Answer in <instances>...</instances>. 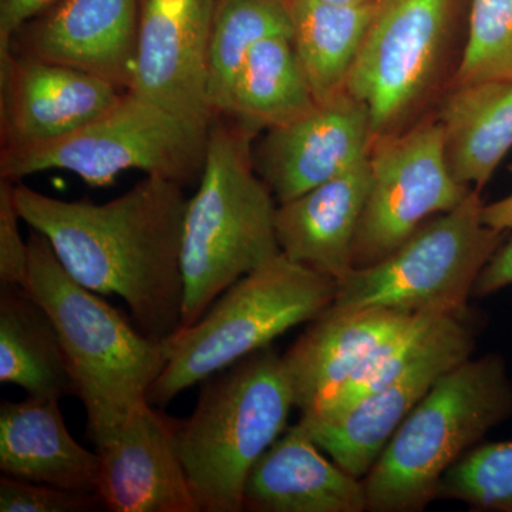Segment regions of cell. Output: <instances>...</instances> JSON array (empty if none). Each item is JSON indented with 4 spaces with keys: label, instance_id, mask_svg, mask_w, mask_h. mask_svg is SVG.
I'll return each instance as SVG.
<instances>
[{
    "label": "cell",
    "instance_id": "cell-1",
    "mask_svg": "<svg viewBox=\"0 0 512 512\" xmlns=\"http://www.w3.org/2000/svg\"><path fill=\"white\" fill-rule=\"evenodd\" d=\"M184 187L150 177L116 200L63 201L15 184L22 221L45 235L74 281L126 302L133 322L163 343L183 326Z\"/></svg>",
    "mask_w": 512,
    "mask_h": 512
},
{
    "label": "cell",
    "instance_id": "cell-2",
    "mask_svg": "<svg viewBox=\"0 0 512 512\" xmlns=\"http://www.w3.org/2000/svg\"><path fill=\"white\" fill-rule=\"evenodd\" d=\"M28 244L23 288L55 322L74 396L86 410L87 436L99 448L148 403L167 363L163 343L148 338L99 293L74 281L45 235L32 229Z\"/></svg>",
    "mask_w": 512,
    "mask_h": 512
},
{
    "label": "cell",
    "instance_id": "cell-3",
    "mask_svg": "<svg viewBox=\"0 0 512 512\" xmlns=\"http://www.w3.org/2000/svg\"><path fill=\"white\" fill-rule=\"evenodd\" d=\"M259 130L227 116L212 120L198 190L185 212L181 265L183 326L229 286L281 254L275 197L255 167Z\"/></svg>",
    "mask_w": 512,
    "mask_h": 512
},
{
    "label": "cell",
    "instance_id": "cell-4",
    "mask_svg": "<svg viewBox=\"0 0 512 512\" xmlns=\"http://www.w3.org/2000/svg\"><path fill=\"white\" fill-rule=\"evenodd\" d=\"M512 416V380L500 355L448 370L400 424L365 481L367 511L420 512L448 470Z\"/></svg>",
    "mask_w": 512,
    "mask_h": 512
},
{
    "label": "cell",
    "instance_id": "cell-5",
    "mask_svg": "<svg viewBox=\"0 0 512 512\" xmlns=\"http://www.w3.org/2000/svg\"><path fill=\"white\" fill-rule=\"evenodd\" d=\"M202 384L177 444L201 512H241L249 471L282 436L295 407L284 360L271 346Z\"/></svg>",
    "mask_w": 512,
    "mask_h": 512
},
{
    "label": "cell",
    "instance_id": "cell-6",
    "mask_svg": "<svg viewBox=\"0 0 512 512\" xmlns=\"http://www.w3.org/2000/svg\"><path fill=\"white\" fill-rule=\"evenodd\" d=\"M336 291L338 282L281 252L229 286L197 322L181 326L163 342L167 363L148 403L167 406L188 387L269 348L289 329L322 315Z\"/></svg>",
    "mask_w": 512,
    "mask_h": 512
},
{
    "label": "cell",
    "instance_id": "cell-7",
    "mask_svg": "<svg viewBox=\"0 0 512 512\" xmlns=\"http://www.w3.org/2000/svg\"><path fill=\"white\" fill-rule=\"evenodd\" d=\"M211 123L180 116L133 92L69 136L39 146L2 150L0 177L18 183L49 170L69 171L90 187L127 170L185 185L200 181Z\"/></svg>",
    "mask_w": 512,
    "mask_h": 512
},
{
    "label": "cell",
    "instance_id": "cell-8",
    "mask_svg": "<svg viewBox=\"0 0 512 512\" xmlns=\"http://www.w3.org/2000/svg\"><path fill=\"white\" fill-rule=\"evenodd\" d=\"M483 207L481 191L473 188L461 204L421 225L382 261L353 269L339 282L329 308L466 311L478 276L505 239L504 232L484 224Z\"/></svg>",
    "mask_w": 512,
    "mask_h": 512
},
{
    "label": "cell",
    "instance_id": "cell-9",
    "mask_svg": "<svg viewBox=\"0 0 512 512\" xmlns=\"http://www.w3.org/2000/svg\"><path fill=\"white\" fill-rule=\"evenodd\" d=\"M463 0H377L346 92L369 110L373 136H393L426 117L443 86Z\"/></svg>",
    "mask_w": 512,
    "mask_h": 512
},
{
    "label": "cell",
    "instance_id": "cell-10",
    "mask_svg": "<svg viewBox=\"0 0 512 512\" xmlns=\"http://www.w3.org/2000/svg\"><path fill=\"white\" fill-rule=\"evenodd\" d=\"M372 184L355 242L353 266L382 261L431 218L456 208L473 188L448 168L436 111L402 133L377 138L369 154Z\"/></svg>",
    "mask_w": 512,
    "mask_h": 512
},
{
    "label": "cell",
    "instance_id": "cell-11",
    "mask_svg": "<svg viewBox=\"0 0 512 512\" xmlns=\"http://www.w3.org/2000/svg\"><path fill=\"white\" fill-rule=\"evenodd\" d=\"M464 312L451 313L436 328L399 377L329 420L298 424L343 470L365 478L414 407L444 373L473 356V325Z\"/></svg>",
    "mask_w": 512,
    "mask_h": 512
},
{
    "label": "cell",
    "instance_id": "cell-12",
    "mask_svg": "<svg viewBox=\"0 0 512 512\" xmlns=\"http://www.w3.org/2000/svg\"><path fill=\"white\" fill-rule=\"evenodd\" d=\"M218 0H140L130 90L180 116L212 123L208 49Z\"/></svg>",
    "mask_w": 512,
    "mask_h": 512
},
{
    "label": "cell",
    "instance_id": "cell-13",
    "mask_svg": "<svg viewBox=\"0 0 512 512\" xmlns=\"http://www.w3.org/2000/svg\"><path fill=\"white\" fill-rule=\"evenodd\" d=\"M0 93L2 150H19L86 127L126 92L86 70L8 50L0 55Z\"/></svg>",
    "mask_w": 512,
    "mask_h": 512
},
{
    "label": "cell",
    "instance_id": "cell-14",
    "mask_svg": "<svg viewBox=\"0 0 512 512\" xmlns=\"http://www.w3.org/2000/svg\"><path fill=\"white\" fill-rule=\"evenodd\" d=\"M266 131L254 153L255 167L279 204L355 167L375 143L369 110L348 92Z\"/></svg>",
    "mask_w": 512,
    "mask_h": 512
},
{
    "label": "cell",
    "instance_id": "cell-15",
    "mask_svg": "<svg viewBox=\"0 0 512 512\" xmlns=\"http://www.w3.org/2000/svg\"><path fill=\"white\" fill-rule=\"evenodd\" d=\"M99 454L96 494L113 512H201L177 444V420L138 407Z\"/></svg>",
    "mask_w": 512,
    "mask_h": 512
},
{
    "label": "cell",
    "instance_id": "cell-16",
    "mask_svg": "<svg viewBox=\"0 0 512 512\" xmlns=\"http://www.w3.org/2000/svg\"><path fill=\"white\" fill-rule=\"evenodd\" d=\"M138 18L140 0H55L16 32L9 50L86 70L128 92Z\"/></svg>",
    "mask_w": 512,
    "mask_h": 512
},
{
    "label": "cell",
    "instance_id": "cell-17",
    "mask_svg": "<svg viewBox=\"0 0 512 512\" xmlns=\"http://www.w3.org/2000/svg\"><path fill=\"white\" fill-rule=\"evenodd\" d=\"M372 184L369 157L276 208V239L296 264L343 281L355 269V242Z\"/></svg>",
    "mask_w": 512,
    "mask_h": 512
},
{
    "label": "cell",
    "instance_id": "cell-18",
    "mask_svg": "<svg viewBox=\"0 0 512 512\" xmlns=\"http://www.w3.org/2000/svg\"><path fill=\"white\" fill-rule=\"evenodd\" d=\"M417 315L382 308L326 309L282 356L295 407L306 412L338 390Z\"/></svg>",
    "mask_w": 512,
    "mask_h": 512
},
{
    "label": "cell",
    "instance_id": "cell-19",
    "mask_svg": "<svg viewBox=\"0 0 512 512\" xmlns=\"http://www.w3.org/2000/svg\"><path fill=\"white\" fill-rule=\"evenodd\" d=\"M242 507L251 512H363L365 481L326 457L296 423L249 471Z\"/></svg>",
    "mask_w": 512,
    "mask_h": 512
},
{
    "label": "cell",
    "instance_id": "cell-20",
    "mask_svg": "<svg viewBox=\"0 0 512 512\" xmlns=\"http://www.w3.org/2000/svg\"><path fill=\"white\" fill-rule=\"evenodd\" d=\"M59 403L29 396L2 403L0 470L30 483L96 493L99 454L73 439Z\"/></svg>",
    "mask_w": 512,
    "mask_h": 512
},
{
    "label": "cell",
    "instance_id": "cell-21",
    "mask_svg": "<svg viewBox=\"0 0 512 512\" xmlns=\"http://www.w3.org/2000/svg\"><path fill=\"white\" fill-rule=\"evenodd\" d=\"M436 114L451 174L483 191L512 150V82L448 87Z\"/></svg>",
    "mask_w": 512,
    "mask_h": 512
},
{
    "label": "cell",
    "instance_id": "cell-22",
    "mask_svg": "<svg viewBox=\"0 0 512 512\" xmlns=\"http://www.w3.org/2000/svg\"><path fill=\"white\" fill-rule=\"evenodd\" d=\"M0 383L29 397L62 400L74 384L55 322L23 286L0 291Z\"/></svg>",
    "mask_w": 512,
    "mask_h": 512
},
{
    "label": "cell",
    "instance_id": "cell-23",
    "mask_svg": "<svg viewBox=\"0 0 512 512\" xmlns=\"http://www.w3.org/2000/svg\"><path fill=\"white\" fill-rule=\"evenodd\" d=\"M376 3L333 5L322 0H288L293 46L318 103L346 92Z\"/></svg>",
    "mask_w": 512,
    "mask_h": 512
},
{
    "label": "cell",
    "instance_id": "cell-24",
    "mask_svg": "<svg viewBox=\"0 0 512 512\" xmlns=\"http://www.w3.org/2000/svg\"><path fill=\"white\" fill-rule=\"evenodd\" d=\"M316 104L292 36L272 35L252 47L239 70L227 117L271 130L301 119Z\"/></svg>",
    "mask_w": 512,
    "mask_h": 512
},
{
    "label": "cell",
    "instance_id": "cell-25",
    "mask_svg": "<svg viewBox=\"0 0 512 512\" xmlns=\"http://www.w3.org/2000/svg\"><path fill=\"white\" fill-rule=\"evenodd\" d=\"M291 35L288 0H218L208 49V103L212 116H227L239 70L256 43Z\"/></svg>",
    "mask_w": 512,
    "mask_h": 512
},
{
    "label": "cell",
    "instance_id": "cell-26",
    "mask_svg": "<svg viewBox=\"0 0 512 512\" xmlns=\"http://www.w3.org/2000/svg\"><path fill=\"white\" fill-rule=\"evenodd\" d=\"M451 313L440 311L421 312L416 319L399 335L384 343L375 355L370 357L355 376L343 383L338 390L320 400L312 409L301 413L302 420H329L345 413L356 403L362 402L370 394L379 392L393 382L412 363L423 348L431 332L444 316Z\"/></svg>",
    "mask_w": 512,
    "mask_h": 512
},
{
    "label": "cell",
    "instance_id": "cell-27",
    "mask_svg": "<svg viewBox=\"0 0 512 512\" xmlns=\"http://www.w3.org/2000/svg\"><path fill=\"white\" fill-rule=\"evenodd\" d=\"M512 82V0H467L463 52L448 87Z\"/></svg>",
    "mask_w": 512,
    "mask_h": 512
},
{
    "label": "cell",
    "instance_id": "cell-28",
    "mask_svg": "<svg viewBox=\"0 0 512 512\" xmlns=\"http://www.w3.org/2000/svg\"><path fill=\"white\" fill-rule=\"evenodd\" d=\"M437 498L471 511L512 512V440L480 443L443 477Z\"/></svg>",
    "mask_w": 512,
    "mask_h": 512
},
{
    "label": "cell",
    "instance_id": "cell-29",
    "mask_svg": "<svg viewBox=\"0 0 512 512\" xmlns=\"http://www.w3.org/2000/svg\"><path fill=\"white\" fill-rule=\"evenodd\" d=\"M103 507L99 495L55 485L0 478L2 512H84Z\"/></svg>",
    "mask_w": 512,
    "mask_h": 512
},
{
    "label": "cell",
    "instance_id": "cell-30",
    "mask_svg": "<svg viewBox=\"0 0 512 512\" xmlns=\"http://www.w3.org/2000/svg\"><path fill=\"white\" fill-rule=\"evenodd\" d=\"M15 184L0 180V282L23 286L29 265V244L19 231L20 217L15 202Z\"/></svg>",
    "mask_w": 512,
    "mask_h": 512
},
{
    "label": "cell",
    "instance_id": "cell-31",
    "mask_svg": "<svg viewBox=\"0 0 512 512\" xmlns=\"http://www.w3.org/2000/svg\"><path fill=\"white\" fill-rule=\"evenodd\" d=\"M53 2L55 0H0V55L8 52L16 32Z\"/></svg>",
    "mask_w": 512,
    "mask_h": 512
},
{
    "label": "cell",
    "instance_id": "cell-32",
    "mask_svg": "<svg viewBox=\"0 0 512 512\" xmlns=\"http://www.w3.org/2000/svg\"><path fill=\"white\" fill-rule=\"evenodd\" d=\"M512 285V235L497 248L490 261L484 266L476 285L473 296L484 298L503 291Z\"/></svg>",
    "mask_w": 512,
    "mask_h": 512
},
{
    "label": "cell",
    "instance_id": "cell-33",
    "mask_svg": "<svg viewBox=\"0 0 512 512\" xmlns=\"http://www.w3.org/2000/svg\"><path fill=\"white\" fill-rule=\"evenodd\" d=\"M481 217L484 224L494 231L504 234L512 231V192L501 200L484 205Z\"/></svg>",
    "mask_w": 512,
    "mask_h": 512
},
{
    "label": "cell",
    "instance_id": "cell-34",
    "mask_svg": "<svg viewBox=\"0 0 512 512\" xmlns=\"http://www.w3.org/2000/svg\"><path fill=\"white\" fill-rule=\"evenodd\" d=\"M322 2L333 3V5H365L375 0H322Z\"/></svg>",
    "mask_w": 512,
    "mask_h": 512
}]
</instances>
